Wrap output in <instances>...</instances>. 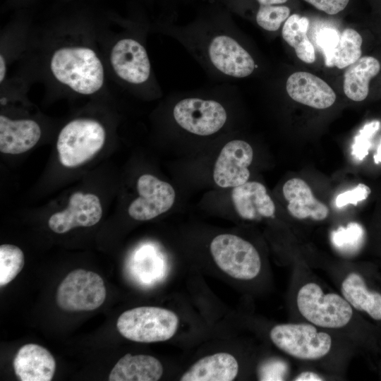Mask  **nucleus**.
<instances>
[{"label":"nucleus","mask_w":381,"mask_h":381,"mask_svg":"<svg viewBox=\"0 0 381 381\" xmlns=\"http://www.w3.org/2000/svg\"><path fill=\"white\" fill-rule=\"evenodd\" d=\"M365 231L357 222H350L346 226H339L331 234L333 246L343 253H353L358 250L364 241Z\"/></svg>","instance_id":"nucleus-26"},{"label":"nucleus","mask_w":381,"mask_h":381,"mask_svg":"<svg viewBox=\"0 0 381 381\" xmlns=\"http://www.w3.org/2000/svg\"><path fill=\"white\" fill-rule=\"evenodd\" d=\"M238 363L228 353H217L195 362L181 377V381H231L238 373Z\"/></svg>","instance_id":"nucleus-20"},{"label":"nucleus","mask_w":381,"mask_h":381,"mask_svg":"<svg viewBox=\"0 0 381 381\" xmlns=\"http://www.w3.org/2000/svg\"><path fill=\"white\" fill-rule=\"evenodd\" d=\"M380 128V122L373 121L365 124L354 138L352 145V155L358 160H363L369 152L371 138Z\"/></svg>","instance_id":"nucleus-28"},{"label":"nucleus","mask_w":381,"mask_h":381,"mask_svg":"<svg viewBox=\"0 0 381 381\" xmlns=\"http://www.w3.org/2000/svg\"><path fill=\"white\" fill-rule=\"evenodd\" d=\"M210 252L219 269L233 278L252 280L261 271L259 253L253 245L238 236H217L210 243Z\"/></svg>","instance_id":"nucleus-6"},{"label":"nucleus","mask_w":381,"mask_h":381,"mask_svg":"<svg viewBox=\"0 0 381 381\" xmlns=\"http://www.w3.org/2000/svg\"><path fill=\"white\" fill-rule=\"evenodd\" d=\"M253 158V149L246 141L233 140L227 143L214 164L215 183L222 188H234L247 182L250 177L248 167Z\"/></svg>","instance_id":"nucleus-11"},{"label":"nucleus","mask_w":381,"mask_h":381,"mask_svg":"<svg viewBox=\"0 0 381 381\" xmlns=\"http://www.w3.org/2000/svg\"><path fill=\"white\" fill-rule=\"evenodd\" d=\"M102 216V205L96 195L75 192L70 196L65 210L50 217L48 226L56 234H64L75 227L92 226Z\"/></svg>","instance_id":"nucleus-14"},{"label":"nucleus","mask_w":381,"mask_h":381,"mask_svg":"<svg viewBox=\"0 0 381 381\" xmlns=\"http://www.w3.org/2000/svg\"><path fill=\"white\" fill-rule=\"evenodd\" d=\"M39 124L31 119H11L0 116V151L18 155L32 148L41 137Z\"/></svg>","instance_id":"nucleus-19"},{"label":"nucleus","mask_w":381,"mask_h":381,"mask_svg":"<svg viewBox=\"0 0 381 381\" xmlns=\"http://www.w3.org/2000/svg\"><path fill=\"white\" fill-rule=\"evenodd\" d=\"M374 162L375 164L381 163V140L378 145L376 153L374 155Z\"/></svg>","instance_id":"nucleus-35"},{"label":"nucleus","mask_w":381,"mask_h":381,"mask_svg":"<svg viewBox=\"0 0 381 381\" xmlns=\"http://www.w3.org/2000/svg\"><path fill=\"white\" fill-rule=\"evenodd\" d=\"M282 352L301 362L325 363L339 356L349 344L346 337L302 321L275 325L269 333Z\"/></svg>","instance_id":"nucleus-2"},{"label":"nucleus","mask_w":381,"mask_h":381,"mask_svg":"<svg viewBox=\"0 0 381 381\" xmlns=\"http://www.w3.org/2000/svg\"><path fill=\"white\" fill-rule=\"evenodd\" d=\"M13 366L21 381H50L56 370V361L51 353L42 346L27 344L16 353Z\"/></svg>","instance_id":"nucleus-16"},{"label":"nucleus","mask_w":381,"mask_h":381,"mask_svg":"<svg viewBox=\"0 0 381 381\" xmlns=\"http://www.w3.org/2000/svg\"><path fill=\"white\" fill-rule=\"evenodd\" d=\"M49 68L54 78L82 95H92L104 85L103 64L96 52L84 46H65L56 49Z\"/></svg>","instance_id":"nucleus-3"},{"label":"nucleus","mask_w":381,"mask_h":381,"mask_svg":"<svg viewBox=\"0 0 381 381\" xmlns=\"http://www.w3.org/2000/svg\"><path fill=\"white\" fill-rule=\"evenodd\" d=\"M381 68L380 61L373 56L361 57L347 66L344 75V92L346 96L356 102L364 100L369 92V83Z\"/></svg>","instance_id":"nucleus-22"},{"label":"nucleus","mask_w":381,"mask_h":381,"mask_svg":"<svg viewBox=\"0 0 381 381\" xmlns=\"http://www.w3.org/2000/svg\"><path fill=\"white\" fill-rule=\"evenodd\" d=\"M106 298L102 278L95 272L77 269L69 272L59 284L56 303L67 311L93 310Z\"/></svg>","instance_id":"nucleus-7"},{"label":"nucleus","mask_w":381,"mask_h":381,"mask_svg":"<svg viewBox=\"0 0 381 381\" xmlns=\"http://www.w3.org/2000/svg\"><path fill=\"white\" fill-rule=\"evenodd\" d=\"M371 193L370 188L365 184L359 183L354 188L340 193L336 198L335 202L338 207L348 204L357 205L359 202L368 198Z\"/></svg>","instance_id":"nucleus-30"},{"label":"nucleus","mask_w":381,"mask_h":381,"mask_svg":"<svg viewBox=\"0 0 381 381\" xmlns=\"http://www.w3.org/2000/svg\"><path fill=\"white\" fill-rule=\"evenodd\" d=\"M231 199L237 214L244 219L259 220L274 216V203L259 182L247 181L234 187Z\"/></svg>","instance_id":"nucleus-17"},{"label":"nucleus","mask_w":381,"mask_h":381,"mask_svg":"<svg viewBox=\"0 0 381 381\" xmlns=\"http://www.w3.org/2000/svg\"><path fill=\"white\" fill-rule=\"evenodd\" d=\"M106 132L92 119H76L60 131L56 148L60 162L66 167L80 166L92 158L103 147Z\"/></svg>","instance_id":"nucleus-5"},{"label":"nucleus","mask_w":381,"mask_h":381,"mask_svg":"<svg viewBox=\"0 0 381 381\" xmlns=\"http://www.w3.org/2000/svg\"><path fill=\"white\" fill-rule=\"evenodd\" d=\"M282 191L288 202L287 210L292 217L298 219L310 218L314 221H322L328 217L327 206L315 198L311 188L303 179L288 180Z\"/></svg>","instance_id":"nucleus-18"},{"label":"nucleus","mask_w":381,"mask_h":381,"mask_svg":"<svg viewBox=\"0 0 381 381\" xmlns=\"http://www.w3.org/2000/svg\"><path fill=\"white\" fill-rule=\"evenodd\" d=\"M291 380L294 381H322L326 380L327 377L321 373L308 370L297 373Z\"/></svg>","instance_id":"nucleus-32"},{"label":"nucleus","mask_w":381,"mask_h":381,"mask_svg":"<svg viewBox=\"0 0 381 381\" xmlns=\"http://www.w3.org/2000/svg\"><path fill=\"white\" fill-rule=\"evenodd\" d=\"M163 374L161 362L150 355L127 353L114 366L110 381H157Z\"/></svg>","instance_id":"nucleus-21"},{"label":"nucleus","mask_w":381,"mask_h":381,"mask_svg":"<svg viewBox=\"0 0 381 381\" xmlns=\"http://www.w3.org/2000/svg\"><path fill=\"white\" fill-rule=\"evenodd\" d=\"M315 8L329 15H335L343 11L349 0H304Z\"/></svg>","instance_id":"nucleus-31"},{"label":"nucleus","mask_w":381,"mask_h":381,"mask_svg":"<svg viewBox=\"0 0 381 381\" xmlns=\"http://www.w3.org/2000/svg\"><path fill=\"white\" fill-rule=\"evenodd\" d=\"M290 8L284 5H260L256 22L262 29L277 31L290 16Z\"/></svg>","instance_id":"nucleus-27"},{"label":"nucleus","mask_w":381,"mask_h":381,"mask_svg":"<svg viewBox=\"0 0 381 381\" xmlns=\"http://www.w3.org/2000/svg\"><path fill=\"white\" fill-rule=\"evenodd\" d=\"M260 5H281L287 0H257Z\"/></svg>","instance_id":"nucleus-34"},{"label":"nucleus","mask_w":381,"mask_h":381,"mask_svg":"<svg viewBox=\"0 0 381 381\" xmlns=\"http://www.w3.org/2000/svg\"><path fill=\"white\" fill-rule=\"evenodd\" d=\"M339 38L337 31L330 28L322 29L317 35V43L323 52L325 65L328 67H332V60Z\"/></svg>","instance_id":"nucleus-29"},{"label":"nucleus","mask_w":381,"mask_h":381,"mask_svg":"<svg viewBox=\"0 0 381 381\" xmlns=\"http://www.w3.org/2000/svg\"><path fill=\"white\" fill-rule=\"evenodd\" d=\"M7 71V64L4 56L0 54V82L2 83L6 78Z\"/></svg>","instance_id":"nucleus-33"},{"label":"nucleus","mask_w":381,"mask_h":381,"mask_svg":"<svg viewBox=\"0 0 381 381\" xmlns=\"http://www.w3.org/2000/svg\"><path fill=\"white\" fill-rule=\"evenodd\" d=\"M286 89L294 101L315 109H326L336 100L332 87L319 77L303 71L291 74L287 79Z\"/></svg>","instance_id":"nucleus-15"},{"label":"nucleus","mask_w":381,"mask_h":381,"mask_svg":"<svg viewBox=\"0 0 381 381\" xmlns=\"http://www.w3.org/2000/svg\"><path fill=\"white\" fill-rule=\"evenodd\" d=\"M293 305L303 321L344 334L358 313L339 293L331 291L315 279L302 277L295 283Z\"/></svg>","instance_id":"nucleus-1"},{"label":"nucleus","mask_w":381,"mask_h":381,"mask_svg":"<svg viewBox=\"0 0 381 381\" xmlns=\"http://www.w3.org/2000/svg\"><path fill=\"white\" fill-rule=\"evenodd\" d=\"M207 56L215 69L230 77H247L256 67L250 54L236 40L226 35H217L210 41Z\"/></svg>","instance_id":"nucleus-13"},{"label":"nucleus","mask_w":381,"mask_h":381,"mask_svg":"<svg viewBox=\"0 0 381 381\" xmlns=\"http://www.w3.org/2000/svg\"><path fill=\"white\" fill-rule=\"evenodd\" d=\"M337 272L341 295L357 313L373 321L381 322V291L372 285L361 270H338Z\"/></svg>","instance_id":"nucleus-9"},{"label":"nucleus","mask_w":381,"mask_h":381,"mask_svg":"<svg viewBox=\"0 0 381 381\" xmlns=\"http://www.w3.org/2000/svg\"><path fill=\"white\" fill-rule=\"evenodd\" d=\"M111 66L123 81L140 85L147 81L151 66L145 47L135 39L118 40L110 52Z\"/></svg>","instance_id":"nucleus-12"},{"label":"nucleus","mask_w":381,"mask_h":381,"mask_svg":"<svg viewBox=\"0 0 381 381\" xmlns=\"http://www.w3.org/2000/svg\"><path fill=\"white\" fill-rule=\"evenodd\" d=\"M25 264L24 254L16 246H0V286L10 283L20 272Z\"/></svg>","instance_id":"nucleus-25"},{"label":"nucleus","mask_w":381,"mask_h":381,"mask_svg":"<svg viewBox=\"0 0 381 381\" xmlns=\"http://www.w3.org/2000/svg\"><path fill=\"white\" fill-rule=\"evenodd\" d=\"M362 37L352 28L345 29L340 35L339 42L334 50L332 65L344 68L361 58Z\"/></svg>","instance_id":"nucleus-24"},{"label":"nucleus","mask_w":381,"mask_h":381,"mask_svg":"<svg viewBox=\"0 0 381 381\" xmlns=\"http://www.w3.org/2000/svg\"><path fill=\"white\" fill-rule=\"evenodd\" d=\"M309 21L298 14L290 15L282 28L283 39L295 49L297 57L307 64L315 60V49L307 36Z\"/></svg>","instance_id":"nucleus-23"},{"label":"nucleus","mask_w":381,"mask_h":381,"mask_svg":"<svg viewBox=\"0 0 381 381\" xmlns=\"http://www.w3.org/2000/svg\"><path fill=\"white\" fill-rule=\"evenodd\" d=\"M139 197L130 204L129 216L138 221L154 219L168 211L175 200L173 187L151 174H143L137 182Z\"/></svg>","instance_id":"nucleus-10"},{"label":"nucleus","mask_w":381,"mask_h":381,"mask_svg":"<svg viewBox=\"0 0 381 381\" xmlns=\"http://www.w3.org/2000/svg\"><path fill=\"white\" fill-rule=\"evenodd\" d=\"M173 115L182 128L198 135L217 133L227 119L226 111L219 102L197 97L179 101L174 107Z\"/></svg>","instance_id":"nucleus-8"},{"label":"nucleus","mask_w":381,"mask_h":381,"mask_svg":"<svg viewBox=\"0 0 381 381\" xmlns=\"http://www.w3.org/2000/svg\"><path fill=\"white\" fill-rule=\"evenodd\" d=\"M179 320L173 311L159 307L141 306L123 312L116 327L127 339L152 343L171 339L177 331Z\"/></svg>","instance_id":"nucleus-4"}]
</instances>
